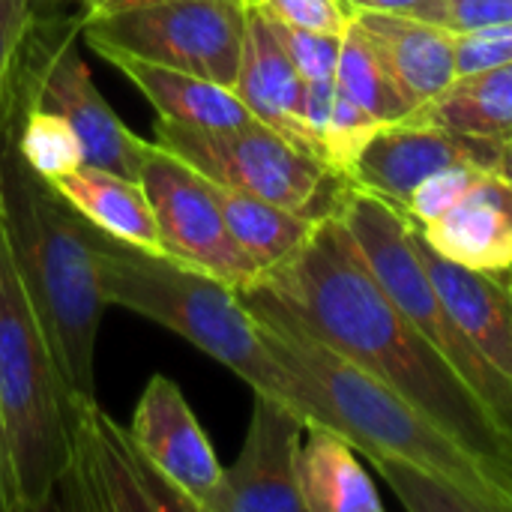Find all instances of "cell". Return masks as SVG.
Segmentation results:
<instances>
[{
    "label": "cell",
    "instance_id": "obj_30",
    "mask_svg": "<svg viewBox=\"0 0 512 512\" xmlns=\"http://www.w3.org/2000/svg\"><path fill=\"white\" fill-rule=\"evenodd\" d=\"M267 18H270V15H267ZM270 27H273L279 45L285 48V54L291 57V63L297 66V72L303 75L306 84H315V81H336L342 36H330V33H315V30H303V27H291V24H282V21H276V18H270Z\"/></svg>",
    "mask_w": 512,
    "mask_h": 512
},
{
    "label": "cell",
    "instance_id": "obj_28",
    "mask_svg": "<svg viewBox=\"0 0 512 512\" xmlns=\"http://www.w3.org/2000/svg\"><path fill=\"white\" fill-rule=\"evenodd\" d=\"M402 15H414L462 36L512 24V0H423Z\"/></svg>",
    "mask_w": 512,
    "mask_h": 512
},
{
    "label": "cell",
    "instance_id": "obj_34",
    "mask_svg": "<svg viewBox=\"0 0 512 512\" xmlns=\"http://www.w3.org/2000/svg\"><path fill=\"white\" fill-rule=\"evenodd\" d=\"M141 3H156V0H84V15L81 18H99V15H111L120 9H132Z\"/></svg>",
    "mask_w": 512,
    "mask_h": 512
},
{
    "label": "cell",
    "instance_id": "obj_9",
    "mask_svg": "<svg viewBox=\"0 0 512 512\" xmlns=\"http://www.w3.org/2000/svg\"><path fill=\"white\" fill-rule=\"evenodd\" d=\"M57 492L72 510L198 512L195 501L153 468L132 432L96 396L78 393H69V456Z\"/></svg>",
    "mask_w": 512,
    "mask_h": 512
},
{
    "label": "cell",
    "instance_id": "obj_14",
    "mask_svg": "<svg viewBox=\"0 0 512 512\" xmlns=\"http://www.w3.org/2000/svg\"><path fill=\"white\" fill-rule=\"evenodd\" d=\"M129 432L153 468L204 512L222 480V465L186 396L168 375H153L147 381Z\"/></svg>",
    "mask_w": 512,
    "mask_h": 512
},
{
    "label": "cell",
    "instance_id": "obj_36",
    "mask_svg": "<svg viewBox=\"0 0 512 512\" xmlns=\"http://www.w3.org/2000/svg\"><path fill=\"white\" fill-rule=\"evenodd\" d=\"M504 171L512 177V141L504 147Z\"/></svg>",
    "mask_w": 512,
    "mask_h": 512
},
{
    "label": "cell",
    "instance_id": "obj_15",
    "mask_svg": "<svg viewBox=\"0 0 512 512\" xmlns=\"http://www.w3.org/2000/svg\"><path fill=\"white\" fill-rule=\"evenodd\" d=\"M417 228V225H414ZM420 237L447 261L495 273L512 267V177L489 168L435 222L417 228Z\"/></svg>",
    "mask_w": 512,
    "mask_h": 512
},
{
    "label": "cell",
    "instance_id": "obj_25",
    "mask_svg": "<svg viewBox=\"0 0 512 512\" xmlns=\"http://www.w3.org/2000/svg\"><path fill=\"white\" fill-rule=\"evenodd\" d=\"M12 126H15V141H18L24 162L42 180H54V177L84 165L81 138L72 129V123L60 111L36 105L27 96V81H24V96H21Z\"/></svg>",
    "mask_w": 512,
    "mask_h": 512
},
{
    "label": "cell",
    "instance_id": "obj_23",
    "mask_svg": "<svg viewBox=\"0 0 512 512\" xmlns=\"http://www.w3.org/2000/svg\"><path fill=\"white\" fill-rule=\"evenodd\" d=\"M216 201L225 216V225L234 237V243L252 258L261 276L285 264L291 255L300 252V246L309 240L315 225L321 219H306L300 213H291L279 204H270L264 198L216 186Z\"/></svg>",
    "mask_w": 512,
    "mask_h": 512
},
{
    "label": "cell",
    "instance_id": "obj_11",
    "mask_svg": "<svg viewBox=\"0 0 512 512\" xmlns=\"http://www.w3.org/2000/svg\"><path fill=\"white\" fill-rule=\"evenodd\" d=\"M36 33L24 69L27 96L42 108L60 111L72 123L81 138L84 165H96L120 177L138 180L150 141L138 138L96 90L93 75L75 45L81 21L63 30L60 39H54L51 45L36 42Z\"/></svg>",
    "mask_w": 512,
    "mask_h": 512
},
{
    "label": "cell",
    "instance_id": "obj_8",
    "mask_svg": "<svg viewBox=\"0 0 512 512\" xmlns=\"http://www.w3.org/2000/svg\"><path fill=\"white\" fill-rule=\"evenodd\" d=\"M246 15V0H156L81 18V36L96 54H129L234 90Z\"/></svg>",
    "mask_w": 512,
    "mask_h": 512
},
{
    "label": "cell",
    "instance_id": "obj_21",
    "mask_svg": "<svg viewBox=\"0 0 512 512\" xmlns=\"http://www.w3.org/2000/svg\"><path fill=\"white\" fill-rule=\"evenodd\" d=\"M411 117L507 147L512 141V60L459 75L441 96L417 108Z\"/></svg>",
    "mask_w": 512,
    "mask_h": 512
},
{
    "label": "cell",
    "instance_id": "obj_22",
    "mask_svg": "<svg viewBox=\"0 0 512 512\" xmlns=\"http://www.w3.org/2000/svg\"><path fill=\"white\" fill-rule=\"evenodd\" d=\"M297 480L306 512H381L384 504L357 450L333 429L306 426Z\"/></svg>",
    "mask_w": 512,
    "mask_h": 512
},
{
    "label": "cell",
    "instance_id": "obj_13",
    "mask_svg": "<svg viewBox=\"0 0 512 512\" xmlns=\"http://www.w3.org/2000/svg\"><path fill=\"white\" fill-rule=\"evenodd\" d=\"M450 165L504 168V147L405 117L399 123H384L363 144L345 177L351 186L405 210L411 192Z\"/></svg>",
    "mask_w": 512,
    "mask_h": 512
},
{
    "label": "cell",
    "instance_id": "obj_29",
    "mask_svg": "<svg viewBox=\"0 0 512 512\" xmlns=\"http://www.w3.org/2000/svg\"><path fill=\"white\" fill-rule=\"evenodd\" d=\"M489 171V168H480V165H450V168H441L435 171L432 177H426L408 198L405 210H399L411 225L423 228L435 219H441L474 183L477 177Z\"/></svg>",
    "mask_w": 512,
    "mask_h": 512
},
{
    "label": "cell",
    "instance_id": "obj_35",
    "mask_svg": "<svg viewBox=\"0 0 512 512\" xmlns=\"http://www.w3.org/2000/svg\"><path fill=\"white\" fill-rule=\"evenodd\" d=\"M0 512H9V495H6V474L0 465Z\"/></svg>",
    "mask_w": 512,
    "mask_h": 512
},
{
    "label": "cell",
    "instance_id": "obj_17",
    "mask_svg": "<svg viewBox=\"0 0 512 512\" xmlns=\"http://www.w3.org/2000/svg\"><path fill=\"white\" fill-rule=\"evenodd\" d=\"M234 93L243 99V105L252 111L255 120L267 123L300 150L318 156L303 123L306 81L291 63V57L285 54V48L279 45L270 18L255 6H249L246 15V39H243Z\"/></svg>",
    "mask_w": 512,
    "mask_h": 512
},
{
    "label": "cell",
    "instance_id": "obj_37",
    "mask_svg": "<svg viewBox=\"0 0 512 512\" xmlns=\"http://www.w3.org/2000/svg\"><path fill=\"white\" fill-rule=\"evenodd\" d=\"M0 465H3V474H6V447H3V426H0ZM9 495V492H6Z\"/></svg>",
    "mask_w": 512,
    "mask_h": 512
},
{
    "label": "cell",
    "instance_id": "obj_19",
    "mask_svg": "<svg viewBox=\"0 0 512 512\" xmlns=\"http://www.w3.org/2000/svg\"><path fill=\"white\" fill-rule=\"evenodd\" d=\"M99 57L117 66L150 99V105L162 120L195 126V129H234L255 120L231 87H222L210 78L162 63L138 60L129 54H117V51Z\"/></svg>",
    "mask_w": 512,
    "mask_h": 512
},
{
    "label": "cell",
    "instance_id": "obj_6",
    "mask_svg": "<svg viewBox=\"0 0 512 512\" xmlns=\"http://www.w3.org/2000/svg\"><path fill=\"white\" fill-rule=\"evenodd\" d=\"M336 216L354 237L387 297L414 321V327L447 357V363L474 387L495 420L512 438V384L480 354L465 327L453 318L432 282L417 243L414 225L387 201L348 183Z\"/></svg>",
    "mask_w": 512,
    "mask_h": 512
},
{
    "label": "cell",
    "instance_id": "obj_3",
    "mask_svg": "<svg viewBox=\"0 0 512 512\" xmlns=\"http://www.w3.org/2000/svg\"><path fill=\"white\" fill-rule=\"evenodd\" d=\"M84 228L108 306H123L174 330L246 381L252 393L285 402L306 426H324L312 387L276 360L234 285L174 255L123 243L87 219Z\"/></svg>",
    "mask_w": 512,
    "mask_h": 512
},
{
    "label": "cell",
    "instance_id": "obj_16",
    "mask_svg": "<svg viewBox=\"0 0 512 512\" xmlns=\"http://www.w3.org/2000/svg\"><path fill=\"white\" fill-rule=\"evenodd\" d=\"M411 108L441 96L456 78V33L402 12H351Z\"/></svg>",
    "mask_w": 512,
    "mask_h": 512
},
{
    "label": "cell",
    "instance_id": "obj_26",
    "mask_svg": "<svg viewBox=\"0 0 512 512\" xmlns=\"http://www.w3.org/2000/svg\"><path fill=\"white\" fill-rule=\"evenodd\" d=\"M36 27L33 0H0V123L24 96V69Z\"/></svg>",
    "mask_w": 512,
    "mask_h": 512
},
{
    "label": "cell",
    "instance_id": "obj_10",
    "mask_svg": "<svg viewBox=\"0 0 512 512\" xmlns=\"http://www.w3.org/2000/svg\"><path fill=\"white\" fill-rule=\"evenodd\" d=\"M138 180L150 198L165 255L195 264L237 291L252 288L261 279L252 258L234 243L213 183L201 171L150 141Z\"/></svg>",
    "mask_w": 512,
    "mask_h": 512
},
{
    "label": "cell",
    "instance_id": "obj_2",
    "mask_svg": "<svg viewBox=\"0 0 512 512\" xmlns=\"http://www.w3.org/2000/svg\"><path fill=\"white\" fill-rule=\"evenodd\" d=\"M240 297L276 360L312 387L324 426L372 465L402 462L429 471L483 501L489 512H512V498L489 471L408 399L303 330L261 285L243 288Z\"/></svg>",
    "mask_w": 512,
    "mask_h": 512
},
{
    "label": "cell",
    "instance_id": "obj_24",
    "mask_svg": "<svg viewBox=\"0 0 512 512\" xmlns=\"http://www.w3.org/2000/svg\"><path fill=\"white\" fill-rule=\"evenodd\" d=\"M336 87L351 96L363 111H369L378 123H399L414 114L405 93L396 87L393 75L387 72L384 60L378 57L369 36L351 15V27L342 36L339 66H336Z\"/></svg>",
    "mask_w": 512,
    "mask_h": 512
},
{
    "label": "cell",
    "instance_id": "obj_18",
    "mask_svg": "<svg viewBox=\"0 0 512 512\" xmlns=\"http://www.w3.org/2000/svg\"><path fill=\"white\" fill-rule=\"evenodd\" d=\"M417 252L453 318L465 327L480 354L512 384V267L477 273L441 258L414 228Z\"/></svg>",
    "mask_w": 512,
    "mask_h": 512
},
{
    "label": "cell",
    "instance_id": "obj_1",
    "mask_svg": "<svg viewBox=\"0 0 512 512\" xmlns=\"http://www.w3.org/2000/svg\"><path fill=\"white\" fill-rule=\"evenodd\" d=\"M261 285L303 330L408 399L462 444L512 498V438L474 387L414 327L372 276L333 213Z\"/></svg>",
    "mask_w": 512,
    "mask_h": 512
},
{
    "label": "cell",
    "instance_id": "obj_7",
    "mask_svg": "<svg viewBox=\"0 0 512 512\" xmlns=\"http://www.w3.org/2000/svg\"><path fill=\"white\" fill-rule=\"evenodd\" d=\"M156 144L189 162L210 183L279 204L306 219L339 210L348 180L261 120L234 129H195L156 120Z\"/></svg>",
    "mask_w": 512,
    "mask_h": 512
},
{
    "label": "cell",
    "instance_id": "obj_27",
    "mask_svg": "<svg viewBox=\"0 0 512 512\" xmlns=\"http://www.w3.org/2000/svg\"><path fill=\"white\" fill-rule=\"evenodd\" d=\"M390 486L393 492L399 495V501L414 512H489L483 501H477L474 495H468L465 489L429 474V471H420V468H411V465H402V462H378L372 465Z\"/></svg>",
    "mask_w": 512,
    "mask_h": 512
},
{
    "label": "cell",
    "instance_id": "obj_5",
    "mask_svg": "<svg viewBox=\"0 0 512 512\" xmlns=\"http://www.w3.org/2000/svg\"><path fill=\"white\" fill-rule=\"evenodd\" d=\"M0 426L9 512L45 510L69 456V387L0 222Z\"/></svg>",
    "mask_w": 512,
    "mask_h": 512
},
{
    "label": "cell",
    "instance_id": "obj_31",
    "mask_svg": "<svg viewBox=\"0 0 512 512\" xmlns=\"http://www.w3.org/2000/svg\"><path fill=\"white\" fill-rule=\"evenodd\" d=\"M246 6H255L282 24L315 33L345 36L351 27V9L345 0H246Z\"/></svg>",
    "mask_w": 512,
    "mask_h": 512
},
{
    "label": "cell",
    "instance_id": "obj_12",
    "mask_svg": "<svg viewBox=\"0 0 512 512\" xmlns=\"http://www.w3.org/2000/svg\"><path fill=\"white\" fill-rule=\"evenodd\" d=\"M303 435L306 423L285 402L255 393L243 450L222 468L204 512H306L297 480Z\"/></svg>",
    "mask_w": 512,
    "mask_h": 512
},
{
    "label": "cell",
    "instance_id": "obj_32",
    "mask_svg": "<svg viewBox=\"0 0 512 512\" xmlns=\"http://www.w3.org/2000/svg\"><path fill=\"white\" fill-rule=\"evenodd\" d=\"M504 60H512V24L456 36L459 75L477 72V69H486V66H495V63H504Z\"/></svg>",
    "mask_w": 512,
    "mask_h": 512
},
{
    "label": "cell",
    "instance_id": "obj_33",
    "mask_svg": "<svg viewBox=\"0 0 512 512\" xmlns=\"http://www.w3.org/2000/svg\"><path fill=\"white\" fill-rule=\"evenodd\" d=\"M351 12L369 9V12H411L423 0H345Z\"/></svg>",
    "mask_w": 512,
    "mask_h": 512
},
{
    "label": "cell",
    "instance_id": "obj_20",
    "mask_svg": "<svg viewBox=\"0 0 512 512\" xmlns=\"http://www.w3.org/2000/svg\"><path fill=\"white\" fill-rule=\"evenodd\" d=\"M48 183L99 231L147 252H162L156 216L141 180L120 177L96 165H78L75 171H66Z\"/></svg>",
    "mask_w": 512,
    "mask_h": 512
},
{
    "label": "cell",
    "instance_id": "obj_4",
    "mask_svg": "<svg viewBox=\"0 0 512 512\" xmlns=\"http://www.w3.org/2000/svg\"><path fill=\"white\" fill-rule=\"evenodd\" d=\"M15 111L0 123V222L69 393L96 396V333L108 306L96 255L84 216L24 162L12 126Z\"/></svg>",
    "mask_w": 512,
    "mask_h": 512
}]
</instances>
